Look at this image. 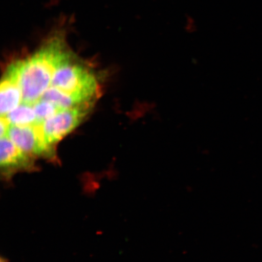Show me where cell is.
Masks as SVG:
<instances>
[{"label":"cell","instance_id":"obj_11","mask_svg":"<svg viewBox=\"0 0 262 262\" xmlns=\"http://www.w3.org/2000/svg\"><path fill=\"white\" fill-rule=\"evenodd\" d=\"M0 262H6V260L5 259V258H3V257H2L1 258V261Z\"/></svg>","mask_w":262,"mask_h":262},{"label":"cell","instance_id":"obj_5","mask_svg":"<svg viewBox=\"0 0 262 262\" xmlns=\"http://www.w3.org/2000/svg\"><path fill=\"white\" fill-rule=\"evenodd\" d=\"M0 165L5 178L9 179L20 170H31L34 166L32 157L18 148L7 136L0 142Z\"/></svg>","mask_w":262,"mask_h":262},{"label":"cell","instance_id":"obj_1","mask_svg":"<svg viewBox=\"0 0 262 262\" xmlns=\"http://www.w3.org/2000/svg\"><path fill=\"white\" fill-rule=\"evenodd\" d=\"M69 56L61 42L54 41L32 56L13 63L22 94L21 103L33 106L51 86L52 75Z\"/></svg>","mask_w":262,"mask_h":262},{"label":"cell","instance_id":"obj_4","mask_svg":"<svg viewBox=\"0 0 262 262\" xmlns=\"http://www.w3.org/2000/svg\"><path fill=\"white\" fill-rule=\"evenodd\" d=\"M6 136L24 152L32 156H53L52 149L46 142L42 124L17 126L9 124Z\"/></svg>","mask_w":262,"mask_h":262},{"label":"cell","instance_id":"obj_2","mask_svg":"<svg viewBox=\"0 0 262 262\" xmlns=\"http://www.w3.org/2000/svg\"><path fill=\"white\" fill-rule=\"evenodd\" d=\"M51 86L63 91L78 104L90 102L97 91V82L86 68L68 59L55 71Z\"/></svg>","mask_w":262,"mask_h":262},{"label":"cell","instance_id":"obj_8","mask_svg":"<svg viewBox=\"0 0 262 262\" xmlns=\"http://www.w3.org/2000/svg\"><path fill=\"white\" fill-rule=\"evenodd\" d=\"M40 100L49 101L61 110L70 109L80 105L73 97L54 87L50 86L46 91Z\"/></svg>","mask_w":262,"mask_h":262},{"label":"cell","instance_id":"obj_10","mask_svg":"<svg viewBox=\"0 0 262 262\" xmlns=\"http://www.w3.org/2000/svg\"><path fill=\"white\" fill-rule=\"evenodd\" d=\"M9 124L8 121L4 117H1V120H0V126H0V136H1V138L6 136Z\"/></svg>","mask_w":262,"mask_h":262},{"label":"cell","instance_id":"obj_7","mask_svg":"<svg viewBox=\"0 0 262 262\" xmlns=\"http://www.w3.org/2000/svg\"><path fill=\"white\" fill-rule=\"evenodd\" d=\"M10 124L17 126H32L37 124V118L33 106L21 103L11 113L3 116Z\"/></svg>","mask_w":262,"mask_h":262},{"label":"cell","instance_id":"obj_9","mask_svg":"<svg viewBox=\"0 0 262 262\" xmlns=\"http://www.w3.org/2000/svg\"><path fill=\"white\" fill-rule=\"evenodd\" d=\"M33 106L37 124H42L46 120L55 116L61 110L54 104L46 100H38Z\"/></svg>","mask_w":262,"mask_h":262},{"label":"cell","instance_id":"obj_3","mask_svg":"<svg viewBox=\"0 0 262 262\" xmlns=\"http://www.w3.org/2000/svg\"><path fill=\"white\" fill-rule=\"evenodd\" d=\"M89 102L59 111L42 124L46 142L52 147L74 129L86 116Z\"/></svg>","mask_w":262,"mask_h":262},{"label":"cell","instance_id":"obj_6","mask_svg":"<svg viewBox=\"0 0 262 262\" xmlns=\"http://www.w3.org/2000/svg\"><path fill=\"white\" fill-rule=\"evenodd\" d=\"M1 117L11 113L21 103L22 94L17 84L3 78L0 86Z\"/></svg>","mask_w":262,"mask_h":262}]
</instances>
